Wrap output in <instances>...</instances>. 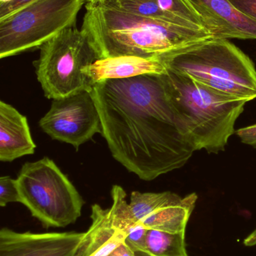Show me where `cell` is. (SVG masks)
<instances>
[{"label": "cell", "mask_w": 256, "mask_h": 256, "mask_svg": "<svg viewBox=\"0 0 256 256\" xmlns=\"http://www.w3.org/2000/svg\"><path fill=\"white\" fill-rule=\"evenodd\" d=\"M86 0H36L0 20V58L40 48L71 27Z\"/></svg>", "instance_id": "52a82bcc"}, {"label": "cell", "mask_w": 256, "mask_h": 256, "mask_svg": "<svg viewBox=\"0 0 256 256\" xmlns=\"http://www.w3.org/2000/svg\"><path fill=\"white\" fill-rule=\"evenodd\" d=\"M163 78L180 124L195 152L225 150L248 102L225 96L168 69Z\"/></svg>", "instance_id": "3957f363"}, {"label": "cell", "mask_w": 256, "mask_h": 256, "mask_svg": "<svg viewBox=\"0 0 256 256\" xmlns=\"http://www.w3.org/2000/svg\"><path fill=\"white\" fill-rule=\"evenodd\" d=\"M99 3H102L108 7L117 9L120 12H126L136 16L188 26L177 22L162 12L158 6L156 0H102L99 2Z\"/></svg>", "instance_id": "e0dca14e"}, {"label": "cell", "mask_w": 256, "mask_h": 256, "mask_svg": "<svg viewBox=\"0 0 256 256\" xmlns=\"http://www.w3.org/2000/svg\"><path fill=\"white\" fill-rule=\"evenodd\" d=\"M235 132L242 142L256 148V123L247 127L240 128Z\"/></svg>", "instance_id": "ffe728a7"}, {"label": "cell", "mask_w": 256, "mask_h": 256, "mask_svg": "<svg viewBox=\"0 0 256 256\" xmlns=\"http://www.w3.org/2000/svg\"><path fill=\"white\" fill-rule=\"evenodd\" d=\"M12 202H21L17 180L9 176H2L0 178V206L6 207L9 203Z\"/></svg>", "instance_id": "ac0fdd59"}, {"label": "cell", "mask_w": 256, "mask_h": 256, "mask_svg": "<svg viewBox=\"0 0 256 256\" xmlns=\"http://www.w3.org/2000/svg\"><path fill=\"white\" fill-rule=\"evenodd\" d=\"M102 1V0H86L87 3H96Z\"/></svg>", "instance_id": "cb8c5ba5"}, {"label": "cell", "mask_w": 256, "mask_h": 256, "mask_svg": "<svg viewBox=\"0 0 256 256\" xmlns=\"http://www.w3.org/2000/svg\"><path fill=\"white\" fill-rule=\"evenodd\" d=\"M197 200L195 192L181 198L170 191H134L131 194L129 206L135 218L147 230L177 234L186 231Z\"/></svg>", "instance_id": "9c48e42d"}, {"label": "cell", "mask_w": 256, "mask_h": 256, "mask_svg": "<svg viewBox=\"0 0 256 256\" xmlns=\"http://www.w3.org/2000/svg\"><path fill=\"white\" fill-rule=\"evenodd\" d=\"M91 210L92 224L84 232L76 256H108L126 243V237L113 224L109 208L94 204Z\"/></svg>", "instance_id": "5bb4252c"}, {"label": "cell", "mask_w": 256, "mask_h": 256, "mask_svg": "<svg viewBox=\"0 0 256 256\" xmlns=\"http://www.w3.org/2000/svg\"><path fill=\"white\" fill-rule=\"evenodd\" d=\"M167 72L162 58L120 56L96 60L83 70L92 86L108 80L127 79L141 75H162Z\"/></svg>", "instance_id": "7c38bea8"}, {"label": "cell", "mask_w": 256, "mask_h": 256, "mask_svg": "<svg viewBox=\"0 0 256 256\" xmlns=\"http://www.w3.org/2000/svg\"><path fill=\"white\" fill-rule=\"evenodd\" d=\"M233 6L256 20V0H228Z\"/></svg>", "instance_id": "44dd1931"}, {"label": "cell", "mask_w": 256, "mask_h": 256, "mask_svg": "<svg viewBox=\"0 0 256 256\" xmlns=\"http://www.w3.org/2000/svg\"><path fill=\"white\" fill-rule=\"evenodd\" d=\"M92 96L113 158L141 180L183 167L195 152L168 96L162 75L108 80Z\"/></svg>", "instance_id": "6da1fadb"}, {"label": "cell", "mask_w": 256, "mask_h": 256, "mask_svg": "<svg viewBox=\"0 0 256 256\" xmlns=\"http://www.w3.org/2000/svg\"><path fill=\"white\" fill-rule=\"evenodd\" d=\"M108 256H137L136 254L126 244H123Z\"/></svg>", "instance_id": "7402d4cb"}, {"label": "cell", "mask_w": 256, "mask_h": 256, "mask_svg": "<svg viewBox=\"0 0 256 256\" xmlns=\"http://www.w3.org/2000/svg\"><path fill=\"white\" fill-rule=\"evenodd\" d=\"M111 196L112 204L109 209L113 224L124 234L126 244L136 255L142 254L147 228L132 213L129 203L126 201V191L122 186L114 185Z\"/></svg>", "instance_id": "9a60e30c"}, {"label": "cell", "mask_w": 256, "mask_h": 256, "mask_svg": "<svg viewBox=\"0 0 256 256\" xmlns=\"http://www.w3.org/2000/svg\"><path fill=\"white\" fill-rule=\"evenodd\" d=\"M13 1V0H0V6L2 4H7V3L11 2Z\"/></svg>", "instance_id": "603a6c76"}, {"label": "cell", "mask_w": 256, "mask_h": 256, "mask_svg": "<svg viewBox=\"0 0 256 256\" xmlns=\"http://www.w3.org/2000/svg\"><path fill=\"white\" fill-rule=\"evenodd\" d=\"M36 148L27 117L9 104L0 102V160L12 162L33 154Z\"/></svg>", "instance_id": "4fadbf2b"}, {"label": "cell", "mask_w": 256, "mask_h": 256, "mask_svg": "<svg viewBox=\"0 0 256 256\" xmlns=\"http://www.w3.org/2000/svg\"><path fill=\"white\" fill-rule=\"evenodd\" d=\"M138 255L189 256L186 252L185 232L173 234L159 230H147L144 251Z\"/></svg>", "instance_id": "2e32d148"}, {"label": "cell", "mask_w": 256, "mask_h": 256, "mask_svg": "<svg viewBox=\"0 0 256 256\" xmlns=\"http://www.w3.org/2000/svg\"><path fill=\"white\" fill-rule=\"evenodd\" d=\"M16 180L21 204L46 228L67 226L81 216L84 200L50 158L26 162Z\"/></svg>", "instance_id": "5b68a950"}, {"label": "cell", "mask_w": 256, "mask_h": 256, "mask_svg": "<svg viewBox=\"0 0 256 256\" xmlns=\"http://www.w3.org/2000/svg\"><path fill=\"white\" fill-rule=\"evenodd\" d=\"M39 49V58L33 64L47 98L54 100L82 90L91 91L93 86L83 70L99 57L81 30L76 26L66 28Z\"/></svg>", "instance_id": "8992f818"}, {"label": "cell", "mask_w": 256, "mask_h": 256, "mask_svg": "<svg viewBox=\"0 0 256 256\" xmlns=\"http://www.w3.org/2000/svg\"><path fill=\"white\" fill-rule=\"evenodd\" d=\"M167 69L234 98H256L252 60L227 39L211 38L162 57Z\"/></svg>", "instance_id": "277c9868"}, {"label": "cell", "mask_w": 256, "mask_h": 256, "mask_svg": "<svg viewBox=\"0 0 256 256\" xmlns=\"http://www.w3.org/2000/svg\"><path fill=\"white\" fill-rule=\"evenodd\" d=\"M81 232H18L0 231V256H76Z\"/></svg>", "instance_id": "30bf717a"}, {"label": "cell", "mask_w": 256, "mask_h": 256, "mask_svg": "<svg viewBox=\"0 0 256 256\" xmlns=\"http://www.w3.org/2000/svg\"><path fill=\"white\" fill-rule=\"evenodd\" d=\"M213 38L255 39L256 20L228 0H190Z\"/></svg>", "instance_id": "8fae6325"}, {"label": "cell", "mask_w": 256, "mask_h": 256, "mask_svg": "<svg viewBox=\"0 0 256 256\" xmlns=\"http://www.w3.org/2000/svg\"><path fill=\"white\" fill-rule=\"evenodd\" d=\"M81 31L99 60L120 56L162 58L213 38L198 30L120 12L102 3H87Z\"/></svg>", "instance_id": "7a4b0ae2"}, {"label": "cell", "mask_w": 256, "mask_h": 256, "mask_svg": "<svg viewBox=\"0 0 256 256\" xmlns=\"http://www.w3.org/2000/svg\"><path fill=\"white\" fill-rule=\"evenodd\" d=\"M39 126L53 140L72 144L76 150L95 134H102L100 116L89 90L53 100Z\"/></svg>", "instance_id": "ba28073f"}, {"label": "cell", "mask_w": 256, "mask_h": 256, "mask_svg": "<svg viewBox=\"0 0 256 256\" xmlns=\"http://www.w3.org/2000/svg\"><path fill=\"white\" fill-rule=\"evenodd\" d=\"M35 1L36 0H13L7 4H2L0 6V20L9 18L15 12Z\"/></svg>", "instance_id": "d6986e66"}]
</instances>
